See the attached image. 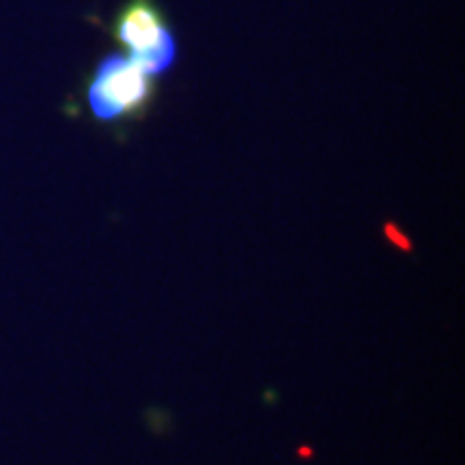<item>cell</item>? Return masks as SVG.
<instances>
[{"mask_svg": "<svg viewBox=\"0 0 465 465\" xmlns=\"http://www.w3.org/2000/svg\"><path fill=\"white\" fill-rule=\"evenodd\" d=\"M114 39L149 75L164 74L177 58V42L153 0H130L113 25Z\"/></svg>", "mask_w": 465, "mask_h": 465, "instance_id": "obj_1", "label": "cell"}, {"mask_svg": "<svg viewBox=\"0 0 465 465\" xmlns=\"http://www.w3.org/2000/svg\"><path fill=\"white\" fill-rule=\"evenodd\" d=\"M151 75L125 54H108L93 74L89 106L102 121L134 114L149 102Z\"/></svg>", "mask_w": 465, "mask_h": 465, "instance_id": "obj_2", "label": "cell"}]
</instances>
